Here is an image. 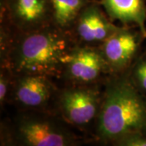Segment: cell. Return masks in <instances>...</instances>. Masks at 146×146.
<instances>
[{"mask_svg":"<svg viewBox=\"0 0 146 146\" xmlns=\"http://www.w3.org/2000/svg\"><path fill=\"white\" fill-rule=\"evenodd\" d=\"M146 127V105L127 80L109 87L97 119V134L107 144L115 142Z\"/></svg>","mask_w":146,"mask_h":146,"instance_id":"1","label":"cell"},{"mask_svg":"<svg viewBox=\"0 0 146 146\" xmlns=\"http://www.w3.org/2000/svg\"><path fill=\"white\" fill-rule=\"evenodd\" d=\"M113 146H146V137L143 136L141 133H136L130 136H127L121 139Z\"/></svg>","mask_w":146,"mask_h":146,"instance_id":"12","label":"cell"},{"mask_svg":"<svg viewBox=\"0 0 146 146\" xmlns=\"http://www.w3.org/2000/svg\"><path fill=\"white\" fill-rule=\"evenodd\" d=\"M135 75L141 87L146 90V62H142L138 64Z\"/></svg>","mask_w":146,"mask_h":146,"instance_id":"14","label":"cell"},{"mask_svg":"<svg viewBox=\"0 0 146 146\" xmlns=\"http://www.w3.org/2000/svg\"><path fill=\"white\" fill-rule=\"evenodd\" d=\"M109 16L123 24H135L146 35L145 0H102Z\"/></svg>","mask_w":146,"mask_h":146,"instance_id":"9","label":"cell"},{"mask_svg":"<svg viewBox=\"0 0 146 146\" xmlns=\"http://www.w3.org/2000/svg\"><path fill=\"white\" fill-rule=\"evenodd\" d=\"M136 49L135 36L130 32L118 29L104 41L102 55L110 66L121 69L129 63Z\"/></svg>","mask_w":146,"mask_h":146,"instance_id":"7","label":"cell"},{"mask_svg":"<svg viewBox=\"0 0 146 146\" xmlns=\"http://www.w3.org/2000/svg\"><path fill=\"white\" fill-rule=\"evenodd\" d=\"M7 91V82L6 80L5 77L3 76L2 75L1 80H0V101L1 102H3L5 100Z\"/></svg>","mask_w":146,"mask_h":146,"instance_id":"15","label":"cell"},{"mask_svg":"<svg viewBox=\"0 0 146 146\" xmlns=\"http://www.w3.org/2000/svg\"><path fill=\"white\" fill-rule=\"evenodd\" d=\"M118 29L102 14L98 6H86L80 14L77 23L79 36L84 41L95 42L105 41Z\"/></svg>","mask_w":146,"mask_h":146,"instance_id":"6","label":"cell"},{"mask_svg":"<svg viewBox=\"0 0 146 146\" xmlns=\"http://www.w3.org/2000/svg\"><path fill=\"white\" fill-rule=\"evenodd\" d=\"M62 37L51 32H38L26 36L20 45L16 68L29 75H42L65 63L68 54Z\"/></svg>","mask_w":146,"mask_h":146,"instance_id":"2","label":"cell"},{"mask_svg":"<svg viewBox=\"0 0 146 146\" xmlns=\"http://www.w3.org/2000/svg\"><path fill=\"white\" fill-rule=\"evenodd\" d=\"M1 146H21L19 141H17L16 136L13 132H7L3 131L2 132V139H1Z\"/></svg>","mask_w":146,"mask_h":146,"instance_id":"13","label":"cell"},{"mask_svg":"<svg viewBox=\"0 0 146 146\" xmlns=\"http://www.w3.org/2000/svg\"><path fill=\"white\" fill-rule=\"evenodd\" d=\"M50 97V86L42 75H28L17 84L16 98L29 108L41 107Z\"/></svg>","mask_w":146,"mask_h":146,"instance_id":"10","label":"cell"},{"mask_svg":"<svg viewBox=\"0 0 146 146\" xmlns=\"http://www.w3.org/2000/svg\"><path fill=\"white\" fill-rule=\"evenodd\" d=\"M106 63L102 54L90 49H78L68 54L67 63L69 75L80 82H90L98 78Z\"/></svg>","mask_w":146,"mask_h":146,"instance_id":"5","label":"cell"},{"mask_svg":"<svg viewBox=\"0 0 146 146\" xmlns=\"http://www.w3.org/2000/svg\"><path fill=\"white\" fill-rule=\"evenodd\" d=\"M13 131L21 146H79L76 136L50 118L22 116Z\"/></svg>","mask_w":146,"mask_h":146,"instance_id":"3","label":"cell"},{"mask_svg":"<svg viewBox=\"0 0 146 146\" xmlns=\"http://www.w3.org/2000/svg\"><path fill=\"white\" fill-rule=\"evenodd\" d=\"M54 20L61 27L70 25L86 7V0H50Z\"/></svg>","mask_w":146,"mask_h":146,"instance_id":"11","label":"cell"},{"mask_svg":"<svg viewBox=\"0 0 146 146\" xmlns=\"http://www.w3.org/2000/svg\"><path fill=\"white\" fill-rule=\"evenodd\" d=\"M99 98L92 89L66 90L60 98V110L69 123L77 127L89 125L99 114Z\"/></svg>","mask_w":146,"mask_h":146,"instance_id":"4","label":"cell"},{"mask_svg":"<svg viewBox=\"0 0 146 146\" xmlns=\"http://www.w3.org/2000/svg\"><path fill=\"white\" fill-rule=\"evenodd\" d=\"M7 4L13 21L27 29L42 25L51 11L50 0H7Z\"/></svg>","mask_w":146,"mask_h":146,"instance_id":"8","label":"cell"}]
</instances>
